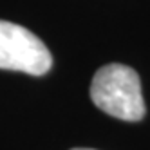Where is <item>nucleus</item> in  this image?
Masks as SVG:
<instances>
[{"label": "nucleus", "mask_w": 150, "mask_h": 150, "mask_svg": "<svg viewBox=\"0 0 150 150\" xmlns=\"http://www.w3.org/2000/svg\"><path fill=\"white\" fill-rule=\"evenodd\" d=\"M51 65V52L35 33L18 24L0 20V69L42 76Z\"/></svg>", "instance_id": "2"}, {"label": "nucleus", "mask_w": 150, "mask_h": 150, "mask_svg": "<svg viewBox=\"0 0 150 150\" xmlns=\"http://www.w3.org/2000/svg\"><path fill=\"white\" fill-rule=\"evenodd\" d=\"M91 98L100 110L123 121L143 120L146 110L137 72L123 63L103 65L94 74Z\"/></svg>", "instance_id": "1"}, {"label": "nucleus", "mask_w": 150, "mask_h": 150, "mask_svg": "<svg viewBox=\"0 0 150 150\" xmlns=\"http://www.w3.org/2000/svg\"><path fill=\"white\" fill-rule=\"evenodd\" d=\"M72 150H92V148H72Z\"/></svg>", "instance_id": "3"}]
</instances>
